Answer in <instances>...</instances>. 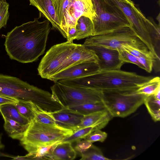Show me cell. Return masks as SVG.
Here are the masks:
<instances>
[{"label":"cell","mask_w":160,"mask_h":160,"mask_svg":"<svg viewBox=\"0 0 160 160\" xmlns=\"http://www.w3.org/2000/svg\"><path fill=\"white\" fill-rule=\"evenodd\" d=\"M152 77L119 70L100 71L87 76L58 82L66 84L99 90L138 88Z\"/></svg>","instance_id":"3957f363"},{"label":"cell","mask_w":160,"mask_h":160,"mask_svg":"<svg viewBox=\"0 0 160 160\" xmlns=\"http://www.w3.org/2000/svg\"><path fill=\"white\" fill-rule=\"evenodd\" d=\"M81 160H108L101 150L92 144L87 150L81 153Z\"/></svg>","instance_id":"d4e9b609"},{"label":"cell","mask_w":160,"mask_h":160,"mask_svg":"<svg viewBox=\"0 0 160 160\" xmlns=\"http://www.w3.org/2000/svg\"><path fill=\"white\" fill-rule=\"evenodd\" d=\"M97 61L95 54L83 44L67 41L53 46L47 51L38 67V74L42 78L48 79L76 64Z\"/></svg>","instance_id":"7a4b0ae2"},{"label":"cell","mask_w":160,"mask_h":160,"mask_svg":"<svg viewBox=\"0 0 160 160\" xmlns=\"http://www.w3.org/2000/svg\"><path fill=\"white\" fill-rule=\"evenodd\" d=\"M83 44L100 46L116 50L122 48L123 45H128L144 51H149L130 27L88 37Z\"/></svg>","instance_id":"30bf717a"},{"label":"cell","mask_w":160,"mask_h":160,"mask_svg":"<svg viewBox=\"0 0 160 160\" xmlns=\"http://www.w3.org/2000/svg\"><path fill=\"white\" fill-rule=\"evenodd\" d=\"M74 149L81 153L88 149L92 144V142L85 138L79 140L76 142Z\"/></svg>","instance_id":"e575fe53"},{"label":"cell","mask_w":160,"mask_h":160,"mask_svg":"<svg viewBox=\"0 0 160 160\" xmlns=\"http://www.w3.org/2000/svg\"><path fill=\"white\" fill-rule=\"evenodd\" d=\"M75 40H80L93 36V26L92 19L82 15L77 20L75 26Z\"/></svg>","instance_id":"ac0fdd59"},{"label":"cell","mask_w":160,"mask_h":160,"mask_svg":"<svg viewBox=\"0 0 160 160\" xmlns=\"http://www.w3.org/2000/svg\"><path fill=\"white\" fill-rule=\"evenodd\" d=\"M4 128L9 136L13 139L20 140L23 137L29 125H22L13 120L3 117Z\"/></svg>","instance_id":"d6986e66"},{"label":"cell","mask_w":160,"mask_h":160,"mask_svg":"<svg viewBox=\"0 0 160 160\" xmlns=\"http://www.w3.org/2000/svg\"><path fill=\"white\" fill-rule=\"evenodd\" d=\"M100 71L97 63L84 62L74 65L57 73L48 79L54 82L74 79L95 74Z\"/></svg>","instance_id":"4fadbf2b"},{"label":"cell","mask_w":160,"mask_h":160,"mask_svg":"<svg viewBox=\"0 0 160 160\" xmlns=\"http://www.w3.org/2000/svg\"><path fill=\"white\" fill-rule=\"evenodd\" d=\"M112 117L107 110H102L84 116L81 122L72 131L89 127L104 128Z\"/></svg>","instance_id":"2e32d148"},{"label":"cell","mask_w":160,"mask_h":160,"mask_svg":"<svg viewBox=\"0 0 160 160\" xmlns=\"http://www.w3.org/2000/svg\"><path fill=\"white\" fill-rule=\"evenodd\" d=\"M73 133L71 129L63 128L57 125L40 123L33 120L30 122L20 141L26 150L60 142Z\"/></svg>","instance_id":"ba28073f"},{"label":"cell","mask_w":160,"mask_h":160,"mask_svg":"<svg viewBox=\"0 0 160 160\" xmlns=\"http://www.w3.org/2000/svg\"><path fill=\"white\" fill-rule=\"evenodd\" d=\"M120 59L124 62H128L136 65L144 70L143 66L139 62L137 58L124 50L122 48L117 50Z\"/></svg>","instance_id":"f546056e"},{"label":"cell","mask_w":160,"mask_h":160,"mask_svg":"<svg viewBox=\"0 0 160 160\" xmlns=\"http://www.w3.org/2000/svg\"><path fill=\"white\" fill-rule=\"evenodd\" d=\"M34 120L38 122L50 125H57L55 120L50 112L34 106Z\"/></svg>","instance_id":"4316f807"},{"label":"cell","mask_w":160,"mask_h":160,"mask_svg":"<svg viewBox=\"0 0 160 160\" xmlns=\"http://www.w3.org/2000/svg\"><path fill=\"white\" fill-rule=\"evenodd\" d=\"M30 4L39 10L40 16L45 17L51 23L52 28L58 31L63 35V32L56 16L52 0H29Z\"/></svg>","instance_id":"9a60e30c"},{"label":"cell","mask_w":160,"mask_h":160,"mask_svg":"<svg viewBox=\"0 0 160 160\" xmlns=\"http://www.w3.org/2000/svg\"><path fill=\"white\" fill-rule=\"evenodd\" d=\"M121 9L131 24V28L137 36L159 60L154 44L160 40V26L152 20L146 17L131 0H111Z\"/></svg>","instance_id":"5b68a950"},{"label":"cell","mask_w":160,"mask_h":160,"mask_svg":"<svg viewBox=\"0 0 160 160\" xmlns=\"http://www.w3.org/2000/svg\"><path fill=\"white\" fill-rule=\"evenodd\" d=\"M53 98L63 108L102 101V90L69 85L59 82L51 87Z\"/></svg>","instance_id":"9c48e42d"},{"label":"cell","mask_w":160,"mask_h":160,"mask_svg":"<svg viewBox=\"0 0 160 160\" xmlns=\"http://www.w3.org/2000/svg\"><path fill=\"white\" fill-rule=\"evenodd\" d=\"M70 1V0H55L53 2L56 15L60 27L63 22L64 14Z\"/></svg>","instance_id":"f1b7e54d"},{"label":"cell","mask_w":160,"mask_h":160,"mask_svg":"<svg viewBox=\"0 0 160 160\" xmlns=\"http://www.w3.org/2000/svg\"><path fill=\"white\" fill-rule=\"evenodd\" d=\"M19 112L30 122L34 120V105L31 102L18 101L13 103Z\"/></svg>","instance_id":"484cf974"},{"label":"cell","mask_w":160,"mask_h":160,"mask_svg":"<svg viewBox=\"0 0 160 160\" xmlns=\"http://www.w3.org/2000/svg\"><path fill=\"white\" fill-rule=\"evenodd\" d=\"M55 0H52V2L54 1Z\"/></svg>","instance_id":"f35d334b"},{"label":"cell","mask_w":160,"mask_h":160,"mask_svg":"<svg viewBox=\"0 0 160 160\" xmlns=\"http://www.w3.org/2000/svg\"><path fill=\"white\" fill-rule=\"evenodd\" d=\"M97 130H101L98 127H89L82 128L73 132L70 136L63 139L61 142H68L72 143L84 138L91 132Z\"/></svg>","instance_id":"83f0119b"},{"label":"cell","mask_w":160,"mask_h":160,"mask_svg":"<svg viewBox=\"0 0 160 160\" xmlns=\"http://www.w3.org/2000/svg\"><path fill=\"white\" fill-rule=\"evenodd\" d=\"M82 15L92 20L96 17L93 0H70L61 27L64 38H67L68 28L75 27L77 20Z\"/></svg>","instance_id":"8fae6325"},{"label":"cell","mask_w":160,"mask_h":160,"mask_svg":"<svg viewBox=\"0 0 160 160\" xmlns=\"http://www.w3.org/2000/svg\"><path fill=\"white\" fill-rule=\"evenodd\" d=\"M160 88V78L158 77H152L138 88L137 92L139 94L149 96L154 94Z\"/></svg>","instance_id":"cb8c5ba5"},{"label":"cell","mask_w":160,"mask_h":160,"mask_svg":"<svg viewBox=\"0 0 160 160\" xmlns=\"http://www.w3.org/2000/svg\"><path fill=\"white\" fill-rule=\"evenodd\" d=\"M152 119L155 122L160 120V99L154 94L146 96L144 103Z\"/></svg>","instance_id":"603a6c76"},{"label":"cell","mask_w":160,"mask_h":160,"mask_svg":"<svg viewBox=\"0 0 160 160\" xmlns=\"http://www.w3.org/2000/svg\"><path fill=\"white\" fill-rule=\"evenodd\" d=\"M83 45L96 56L100 71L119 70L125 63L120 59L117 50L98 45Z\"/></svg>","instance_id":"7c38bea8"},{"label":"cell","mask_w":160,"mask_h":160,"mask_svg":"<svg viewBox=\"0 0 160 160\" xmlns=\"http://www.w3.org/2000/svg\"><path fill=\"white\" fill-rule=\"evenodd\" d=\"M9 6L6 0H0V29L6 25L9 17Z\"/></svg>","instance_id":"4dcf8cb0"},{"label":"cell","mask_w":160,"mask_h":160,"mask_svg":"<svg viewBox=\"0 0 160 160\" xmlns=\"http://www.w3.org/2000/svg\"><path fill=\"white\" fill-rule=\"evenodd\" d=\"M107 133L101 130L93 131L88 134L84 138L93 143L95 142H103L107 138Z\"/></svg>","instance_id":"d6a6232c"},{"label":"cell","mask_w":160,"mask_h":160,"mask_svg":"<svg viewBox=\"0 0 160 160\" xmlns=\"http://www.w3.org/2000/svg\"><path fill=\"white\" fill-rule=\"evenodd\" d=\"M58 143L27 150L26 151L28 152L26 155L27 159L52 160V151L55 145Z\"/></svg>","instance_id":"7402d4cb"},{"label":"cell","mask_w":160,"mask_h":160,"mask_svg":"<svg viewBox=\"0 0 160 160\" xmlns=\"http://www.w3.org/2000/svg\"><path fill=\"white\" fill-rule=\"evenodd\" d=\"M0 112L3 117L15 121L22 125H29L30 122L18 111L13 103L0 106Z\"/></svg>","instance_id":"44dd1931"},{"label":"cell","mask_w":160,"mask_h":160,"mask_svg":"<svg viewBox=\"0 0 160 160\" xmlns=\"http://www.w3.org/2000/svg\"><path fill=\"white\" fill-rule=\"evenodd\" d=\"M18 101L11 98L0 96V106L7 104L14 103Z\"/></svg>","instance_id":"d590c367"},{"label":"cell","mask_w":160,"mask_h":160,"mask_svg":"<svg viewBox=\"0 0 160 160\" xmlns=\"http://www.w3.org/2000/svg\"><path fill=\"white\" fill-rule=\"evenodd\" d=\"M1 143V135H0V143Z\"/></svg>","instance_id":"74e56055"},{"label":"cell","mask_w":160,"mask_h":160,"mask_svg":"<svg viewBox=\"0 0 160 160\" xmlns=\"http://www.w3.org/2000/svg\"><path fill=\"white\" fill-rule=\"evenodd\" d=\"M0 96L31 102L40 109L50 113L63 108L49 92L17 77L2 74H0Z\"/></svg>","instance_id":"277c9868"},{"label":"cell","mask_w":160,"mask_h":160,"mask_svg":"<svg viewBox=\"0 0 160 160\" xmlns=\"http://www.w3.org/2000/svg\"><path fill=\"white\" fill-rule=\"evenodd\" d=\"M3 145L2 144V143H0V148H3Z\"/></svg>","instance_id":"8d00e7d4"},{"label":"cell","mask_w":160,"mask_h":160,"mask_svg":"<svg viewBox=\"0 0 160 160\" xmlns=\"http://www.w3.org/2000/svg\"><path fill=\"white\" fill-rule=\"evenodd\" d=\"M138 89L102 90V101L112 118L127 117L144 103L146 96L138 93Z\"/></svg>","instance_id":"52a82bcc"},{"label":"cell","mask_w":160,"mask_h":160,"mask_svg":"<svg viewBox=\"0 0 160 160\" xmlns=\"http://www.w3.org/2000/svg\"><path fill=\"white\" fill-rule=\"evenodd\" d=\"M122 48L137 58L145 56L151 57L156 59L152 53L149 51H144L128 45H123Z\"/></svg>","instance_id":"1f68e13d"},{"label":"cell","mask_w":160,"mask_h":160,"mask_svg":"<svg viewBox=\"0 0 160 160\" xmlns=\"http://www.w3.org/2000/svg\"><path fill=\"white\" fill-rule=\"evenodd\" d=\"M39 18L16 26L8 32L4 46L11 59L30 63L43 54L51 27L49 21L41 22Z\"/></svg>","instance_id":"6da1fadb"},{"label":"cell","mask_w":160,"mask_h":160,"mask_svg":"<svg viewBox=\"0 0 160 160\" xmlns=\"http://www.w3.org/2000/svg\"><path fill=\"white\" fill-rule=\"evenodd\" d=\"M65 108L83 116L98 111L107 110L102 101L86 103Z\"/></svg>","instance_id":"ffe728a7"},{"label":"cell","mask_w":160,"mask_h":160,"mask_svg":"<svg viewBox=\"0 0 160 160\" xmlns=\"http://www.w3.org/2000/svg\"><path fill=\"white\" fill-rule=\"evenodd\" d=\"M52 155V160H72L76 158L77 153L72 143L60 142L54 146Z\"/></svg>","instance_id":"e0dca14e"},{"label":"cell","mask_w":160,"mask_h":160,"mask_svg":"<svg viewBox=\"0 0 160 160\" xmlns=\"http://www.w3.org/2000/svg\"><path fill=\"white\" fill-rule=\"evenodd\" d=\"M96 17L92 20L93 36L111 32L131 24L121 9L111 0H93Z\"/></svg>","instance_id":"8992f818"},{"label":"cell","mask_w":160,"mask_h":160,"mask_svg":"<svg viewBox=\"0 0 160 160\" xmlns=\"http://www.w3.org/2000/svg\"><path fill=\"white\" fill-rule=\"evenodd\" d=\"M139 62L143 66L144 70L150 73L152 70L155 59L148 57L142 56L137 58Z\"/></svg>","instance_id":"836d02e7"},{"label":"cell","mask_w":160,"mask_h":160,"mask_svg":"<svg viewBox=\"0 0 160 160\" xmlns=\"http://www.w3.org/2000/svg\"><path fill=\"white\" fill-rule=\"evenodd\" d=\"M51 113L57 125L72 130L81 122L84 116L65 108Z\"/></svg>","instance_id":"5bb4252c"}]
</instances>
